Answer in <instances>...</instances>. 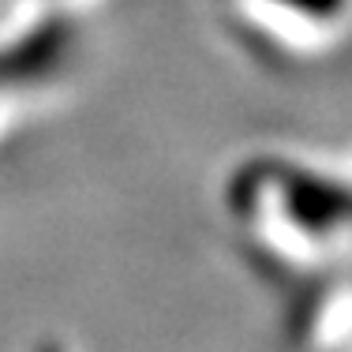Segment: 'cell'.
<instances>
[{
	"label": "cell",
	"mask_w": 352,
	"mask_h": 352,
	"mask_svg": "<svg viewBox=\"0 0 352 352\" xmlns=\"http://www.w3.org/2000/svg\"><path fill=\"white\" fill-rule=\"evenodd\" d=\"M12 15H53V12H72L79 0H4Z\"/></svg>",
	"instance_id": "cell-2"
},
{
	"label": "cell",
	"mask_w": 352,
	"mask_h": 352,
	"mask_svg": "<svg viewBox=\"0 0 352 352\" xmlns=\"http://www.w3.org/2000/svg\"><path fill=\"white\" fill-rule=\"evenodd\" d=\"M240 49L266 68H307L352 45V0H210Z\"/></svg>",
	"instance_id": "cell-1"
}]
</instances>
